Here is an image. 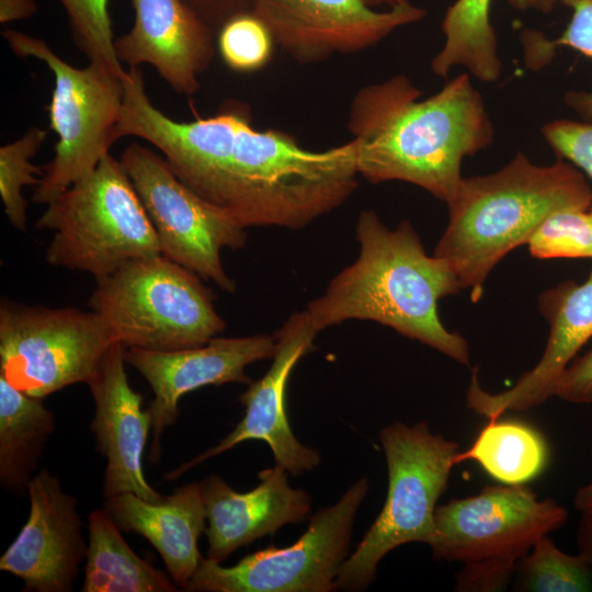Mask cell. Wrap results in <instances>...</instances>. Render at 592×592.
I'll use <instances>...</instances> for the list:
<instances>
[{
  "instance_id": "cell-1",
  "label": "cell",
  "mask_w": 592,
  "mask_h": 592,
  "mask_svg": "<svg viewBox=\"0 0 592 592\" xmlns=\"http://www.w3.org/2000/svg\"><path fill=\"white\" fill-rule=\"evenodd\" d=\"M123 84L119 137L151 144L181 182L244 228H304L358 185L353 139L308 150L284 132L255 129L237 102L213 116L178 122L151 103L139 67L126 70Z\"/></svg>"
},
{
  "instance_id": "cell-2",
  "label": "cell",
  "mask_w": 592,
  "mask_h": 592,
  "mask_svg": "<svg viewBox=\"0 0 592 592\" xmlns=\"http://www.w3.org/2000/svg\"><path fill=\"white\" fill-rule=\"evenodd\" d=\"M470 77L460 73L426 99L405 75L362 87L348 119L358 174L372 183L408 182L449 203L464 178L463 160L494 137Z\"/></svg>"
},
{
  "instance_id": "cell-3",
  "label": "cell",
  "mask_w": 592,
  "mask_h": 592,
  "mask_svg": "<svg viewBox=\"0 0 592 592\" xmlns=\"http://www.w3.org/2000/svg\"><path fill=\"white\" fill-rule=\"evenodd\" d=\"M355 231L357 259L307 306L316 330L351 319L371 320L467 365L466 339L448 331L439 317V301L463 289L449 265L425 252L408 220L391 230L366 209Z\"/></svg>"
},
{
  "instance_id": "cell-4",
  "label": "cell",
  "mask_w": 592,
  "mask_h": 592,
  "mask_svg": "<svg viewBox=\"0 0 592 592\" xmlns=\"http://www.w3.org/2000/svg\"><path fill=\"white\" fill-rule=\"evenodd\" d=\"M592 187L562 159L547 166L517 152L500 170L463 178L447 203L448 223L434 255L443 259L477 303L493 267L527 240L550 214L590 209Z\"/></svg>"
},
{
  "instance_id": "cell-5",
  "label": "cell",
  "mask_w": 592,
  "mask_h": 592,
  "mask_svg": "<svg viewBox=\"0 0 592 592\" xmlns=\"http://www.w3.org/2000/svg\"><path fill=\"white\" fill-rule=\"evenodd\" d=\"M35 227L54 231L45 260L103 278L160 254L153 225L119 160L111 155L54 201Z\"/></svg>"
},
{
  "instance_id": "cell-6",
  "label": "cell",
  "mask_w": 592,
  "mask_h": 592,
  "mask_svg": "<svg viewBox=\"0 0 592 592\" xmlns=\"http://www.w3.org/2000/svg\"><path fill=\"white\" fill-rule=\"evenodd\" d=\"M214 298L195 273L159 254L98 280L89 307L126 348L175 351L203 345L226 328Z\"/></svg>"
},
{
  "instance_id": "cell-7",
  "label": "cell",
  "mask_w": 592,
  "mask_h": 592,
  "mask_svg": "<svg viewBox=\"0 0 592 592\" xmlns=\"http://www.w3.org/2000/svg\"><path fill=\"white\" fill-rule=\"evenodd\" d=\"M379 440L388 467L387 497L339 571L337 585L344 591L365 590L375 580L379 561L398 546L433 544L436 502L457 465L458 445L433 434L424 421L411 426L396 421L380 430Z\"/></svg>"
},
{
  "instance_id": "cell-8",
  "label": "cell",
  "mask_w": 592,
  "mask_h": 592,
  "mask_svg": "<svg viewBox=\"0 0 592 592\" xmlns=\"http://www.w3.org/2000/svg\"><path fill=\"white\" fill-rule=\"evenodd\" d=\"M2 36L16 56L42 60L55 79L48 113L58 140L33 194L34 203L47 205L90 174L121 138L124 76L94 62L76 68L43 39L11 29Z\"/></svg>"
},
{
  "instance_id": "cell-9",
  "label": "cell",
  "mask_w": 592,
  "mask_h": 592,
  "mask_svg": "<svg viewBox=\"0 0 592 592\" xmlns=\"http://www.w3.org/2000/svg\"><path fill=\"white\" fill-rule=\"evenodd\" d=\"M115 341L92 310L1 299L0 375L33 398L88 384Z\"/></svg>"
},
{
  "instance_id": "cell-10",
  "label": "cell",
  "mask_w": 592,
  "mask_h": 592,
  "mask_svg": "<svg viewBox=\"0 0 592 592\" xmlns=\"http://www.w3.org/2000/svg\"><path fill=\"white\" fill-rule=\"evenodd\" d=\"M368 492L363 477L338 502L320 509L306 532L291 546L267 547L232 567L201 561L185 591L198 592H330L348 558L355 514Z\"/></svg>"
},
{
  "instance_id": "cell-11",
  "label": "cell",
  "mask_w": 592,
  "mask_h": 592,
  "mask_svg": "<svg viewBox=\"0 0 592 592\" xmlns=\"http://www.w3.org/2000/svg\"><path fill=\"white\" fill-rule=\"evenodd\" d=\"M119 161L153 225L160 254L220 289L235 292L220 252L246 246L244 227L190 190L150 148L132 143Z\"/></svg>"
},
{
  "instance_id": "cell-12",
  "label": "cell",
  "mask_w": 592,
  "mask_h": 592,
  "mask_svg": "<svg viewBox=\"0 0 592 592\" xmlns=\"http://www.w3.org/2000/svg\"><path fill=\"white\" fill-rule=\"evenodd\" d=\"M567 517L563 506L539 500L523 485L488 486L476 496L436 506V536L430 547L434 559L448 562H517Z\"/></svg>"
},
{
  "instance_id": "cell-13",
  "label": "cell",
  "mask_w": 592,
  "mask_h": 592,
  "mask_svg": "<svg viewBox=\"0 0 592 592\" xmlns=\"http://www.w3.org/2000/svg\"><path fill=\"white\" fill-rule=\"evenodd\" d=\"M248 10L274 44L305 64L369 48L426 15L411 2L378 11L366 0H249Z\"/></svg>"
},
{
  "instance_id": "cell-14",
  "label": "cell",
  "mask_w": 592,
  "mask_h": 592,
  "mask_svg": "<svg viewBox=\"0 0 592 592\" xmlns=\"http://www.w3.org/2000/svg\"><path fill=\"white\" fill-rule=\"evenodd\" d=\"M317 333L306 310L292 314L274 334L276 350L271 367L239 396L240 403L246 408L242 420L217 445L180 465L166 478H179L192 467L250 440L264 441L273 453L275 464L293 476L317 467L320 464L319 452L297 440L286 411V388L291 373L297 362L312 350Z\"/></svg>"
},
{
  "instance_id": "cell-15",
  "label": "cell",
  "mask_w": 592,
  "mask_h": 592,
  "mask_svg": "<svg viewBox=\"0 0 592 592\" xmlns=\"http://www.w3.org/2000/svg\"><path fill=\"white\" fill-rule=\"evenodd\" d=\"M274 335L213 338L207 343L175 351H152L125 346V362L137 369L150 385L153 399L147 410L151 415L150 460L160 455V437L175 422L180 399L209 385L241 383L250 385L244 369L249 364L273 358Z\"/></svg>"
},
{
  "instance_id": "cell-16",
  "label": "cell",
  "mask_w": 592,
  "mask_h": 592,
  "mask_svg": "<svg viewBox=\"0 0 592 592\" xmlns=\"http://www.w3.org/2000/svg\"><path fill=\"white\" fill-rule=\"evenodd\" d=\"M29 517L0 558V570L24 583L25 591L69 592L86 560L77 500L57 476L42 469L27 485Z\"/></svg>"
},
{
  "instance_id": "cell-17",
  "label": "cell",
  "mask_w": 592,
  "mask_h": 592,
  "mask_svg": "<svg viewBox=\"0 0 592 592\" xmlns=\"http://www.w3.org/2000/svg\"><path fill=\"white\" fill-rule=\"evenodd\" d=\"M124 353L125 345L115 341L87 384L95 405L91 431L106 459L103 494L107 498L130 492L159 501L164 496L148 483L143 469L151 415L141 408L143 396L129 385Z\"/></svg>"
},
{
  "instance_id": "cell-18",
  "label": "cell",
  "mask_w": 592,
  "mask_h": 592,
  "mask_svg": "<svg viewBox=\"0 0 592 592\" xmlns=\"http://www.w3.org/2000/svg\"><path fill=\"white\" fill-rule=\"evenodd\" d=\"M549 335L539 362L508 390L491 394L481 388L473 371L467 407L488 419L505 411L534 408L554 396L555 385L578 351L592 337V271L582 283L565 281L538 298Z\"/></svg>"
},
{
  "instance_id": "cell-19",
  "label": "cell",
  "mask_w": 592,
  "mask_h": 592,
  "mask_svg": "<svg viewBox=\"0 0 592 592\" xmlns=\"http://www.w3.org/2000/svg\"><path fill=\"white\" fill-rule=\"evenodd\" d=\"M135 21L114 41L117 58L148 64L177 92L193 95L214 56L213 29L184 0H132Z\"/></svg>"
},
{
  "instance_id": "cell-20",
  "label": "cell",
  "mask_w": 592,
  "mask_h": 592,
  "mask_svg": "<svg viewBox=\"0 0 592 592\" xmlns=\"http://www.w3.org/2000/svg\"><path fill=\"white\" fill-rule=\"evenodd\" d=\"M287 474L276 464L265 468L258 474L259 485L248 492L234 490L217 475L201 481L208 521L204 531L208 559L221 563L239 547L308 516L311 499L306 491L289 486Z\"/></svg>"
},
{
  "instance_id": "cell-21",
  "label": "cell",
  "mask_w": 592,
  "mask_h": 592,
  "mask_svg": "<svg viewBox=\"0 0 592 592\" xmlns=\"http://www.w3.org/2000/svg\"><path fill=\"white\" fill-rule=\"evenodd\" d=\"M104 509L122 531L145 537L178 588H186L203 560L198 538L207 516L201 482L184 485L159 501L130 492L114 494L105 498Z\"/></svg>"
},
{
  "instance_id": "cell-22",
  "label": "cell",
  "mask_w": 592,
  "mask_h": 592,
  "mask_svg": "<svg viewBox=\"0 0 592 592\" xmlns=\"http://www.w3.org/2000/svg\"><path fill=\"white\" fill-rule=\"evenodd\" d=\"M0 375V483L23 493L35 476L55 418L41 401Z\"/></svg>"
},
{
  "instance_id": "cell-23",
  "label": "cell",
  "mask_w": 592,
  "mask_h": 592,
  "mask_svg": "<svg viewBox=\"0 0 592 592\" xmlns=\"http://www.w3.org/2000/svg\"><path fill=\"white\" fill-rule=\"evenodd\" d=\"M83 592H174L171 577L153 568L129 547L110 513L89 515Z\"/></svg>"
},
{
  "instance_id": "cell-24",
  "label": "cell",
  "mask_w": 592,
  "mask_h": 592,
  "mask_svg": "<svg viewBox=\"0 0 592 592\" xmlns=\"http://www.w3.org/2000/svg\"><path fill=\"white\" fill-rule=\"evenodd\" d=\"M492 0H455L442 21L444 43L431 61L437 77L457 66L476 79L492 83L502 72L498 38L491 24Z\"/></svg>"
},
{
  "instance_id": "cell-25",
  "label": "cell",
  "mask_w": 592,
  "mask_h": 592,
  "mask_svg": "<svg viewBox=\"0 0 592 592\" xmlns=\"http://www.w3.org/2000/svg\"><path fill=\"white\" fill-rule=\"evenodd\" d=\"M477 462L492 478L519 486L537 477L545 468L548 448L542 434L517 421L489 419L473 445L457 455V464Z\"/></svg>"
},
{
  "instance_id": "cell-26",
  "label": "cell",
  "mask_w": 592,
  "mask_h": 592,
  "mask_svg": "<svg viewBox=\"0 0 592 592\" xmlns=\"http://www.w3.org/2000/svg\"><path fill=\"white\" fill-rule=\"evenodd\" d=\"M514 576V591H592V572L584 557L560 550L548 534L517 561Z\"/></svg>"
},
{
  "instance_id": "cell-27",
  "label": "cell",
  "mask_w": 592,
  "mask_h": 592,
  "mask_svg": "<svg viewBox=\"0 0 592 592\" xmlns=\"http://www.w3.org/2000/svg\"><path fill=\"white\" fill-rule=\"evenodd\" d=\"M572 15L561 35L550 39L536 30L521 34L523 59L527 68L539 70L550 64L560 46L592 58V0H567ZM565 102L581 117L592 122V91H568Z\"/></svg>"
},
{
  "instance_id": "cell-28",
  "label": "cell",
  "mask_w": 592,
  "mask_h": 592,
  "mask_svg": "<svg viewBox=\"0 0 592 592\" xmlns=\"http://www.w3.org/2000/svg\"><path fill=\"white\" fill-rule=\"evenodd\" d=\"M46 138V130L33 126L13 143L0 148V195L10 224L18 230L26 228V200L22 190L37 186L43 167L32 163Z\"/></svg>"
},
{
  "instance_id": "cell-29",
  "label": "cell",
  "mask_w": 592,
  "mask_h": 592,
  "mask_svg": "<svg viewBox=\"0 0 592 592\" xmlns=\"http://www.w3.org/2000/svg\"><path fill=\"white\" fill-rule=\"evenodd\" d=\"M526 244L537 259H592V213L578 208L557 210L540 223Z\"/></svg>"
},
{
  "instance_id": "cell-30",
  "label": "cell",
  "mask_w": 592,
  "mask_h": 592,
  "mask_svg": "<svg viewBox=\"0 0 592 592\" xmlns=\"http://www.w3.org/2000/svg\"><path fill=\"white\" fill-rule=\"evenodd\" d=\"M65 8L73 42L89 62L123 77L126 70L116 56L109 0H59Z\"/></svg>"
},
{
  "instance_id": "cell-31",
  "label": "cell",
  "mask_w": 592,
  "mask_h": 592,
  "mask_svg": "<svg viewBox=\"0 0 592 592\" xmlns=\"http://www.w3.org/2000/svg\"><path fill=\"white\" fill-rule=\"evenodd\" d=\"M273 38L264 23L249 10L229 18L218 34L219 53L237 71H253L270 59Z\"/></svg>"
},
{
  "instance_id": "cell-32",
  "label": "cell",
  "mask_w": 592,
  "mask_h": 592,
  "mask_svg": "<svg viewBox=\"0 0 592 592\" xmlns=\"http://www.w3.org/2000/svg\"><path fill=\"white\" fill-rule=\"evenodd\" d=\"M542 135L559 159L574 166L592 182V122L555 119L542 127Z\"/></svg>"
},
{
  "instance_id": "cell-33",
  "label": "cell",
  "mask_w": 592,
  "mask_h": 592,
  "mask_svg": "<svg viewBox=\"0 0 592 592\" xmlns=\"http://www.w3.org/2000/svg\"><path fill=\"white\" fill-rule=\"evenodd\" d=\"M516 563L509 560L464 563L455 576V590L462 592L502 591L514 576Z\"/></svg>"
},
{
  "instance_id": "cell-34",
  "label": "cell",
  "mask_w": 592,
  "mask_h": 592,
  "mask_svg": "<svg viewBox=\"0 0 592 592\" xmlns=\"http://www.w3.org/2000/svg\"><path fill=\"white\" fill-rule=\"evenodd\" d=\"M554 396L571 403H592V348L565 368Z\"/></svg>"
},
{
  "instance_id": "cell-35",
  "label": "cell",
  "mask_w": 592,
  "mask_h": 592,
  "mask_svg": "<svg viewBox=\"0 0 592 592\" xmlns=\"http://www.w3.org/2000/svg\"><path fill=\"white\" fill-rule=\"evenodd\" d=\"M212 29L232 15L247 11L249 0H184Z\"/></svg>"
},
{
  "instance_id": "cell-36",
  "label": "cell",
  "mask_w": 592,
  "mask_h": 592,
  "mask_svg": "<svg viewBox=\"0 0 592 592\" xmlns=\"http://www.w3.org/2000/svg\"><path fill=\"white\" fill-rule=\"evenodd\" d=\"M34 0H0V21L8 23L27 19L36 12Z\"/></svg>"
},
{
  "instance_id": "cell-37",
  "label": "cell",
  "mask_w": 592,
  "mask_h": 592,
  "mask_svg": "<svg viewBox=\"0 0 592 592\" xmlns=\"http://www.w3.org/2000/svg\"><path fill=\"white\" fill-rule=\"evenodd\" d=\"M577 547L584 557L592 572V512L581 513L577 530Z\"/></svg>"
},
{
  "instance_id": "cell-38",
  "label": "cell",
  "mask_w": 592,
  "mask_h": 592,
  "mask_svg": "<svg viewBox=\"0 0 592 592\" xmlns=\"http://www.w3.org/2000/svg\"><path fill=\"white\" fill-rule=\"evenodd\" d=\"M567 0H508L509 4L520 11L550 12L558 2L565 3Z\"/></svg>"
},
{
  "instance_id": "cell-39",
  "label": "cell",
  "mask_w": 592,
  "mask_h": 592,
  "mask_svg": "<svg viewBox=\"0 0 592 592\" xmlns=\"http://www.w3.org/2000/svg\"><path fill=\"white\" fill-rule=\"evenodd\" d=\"M573 504L581 513L592 512V480L576 491Z\"/></svg>"
},
{
  "instance_id": "cell-40",
  "label": "cell",
  "mask_w": 592,
  "mask_h": 592,
  "mask_svg": "<svg viewBox=\"0 0 592 592\" xmlns=\"http://www.w3.org/2000/svg\"><path fill=\"white\" fill-rule=\"evenodd\" d=\"M366 1L369 5L374 8L385 7L386 9L397 8V7H400L410 2L409 0H366Z\"/></svg>"
}]
</instances>
